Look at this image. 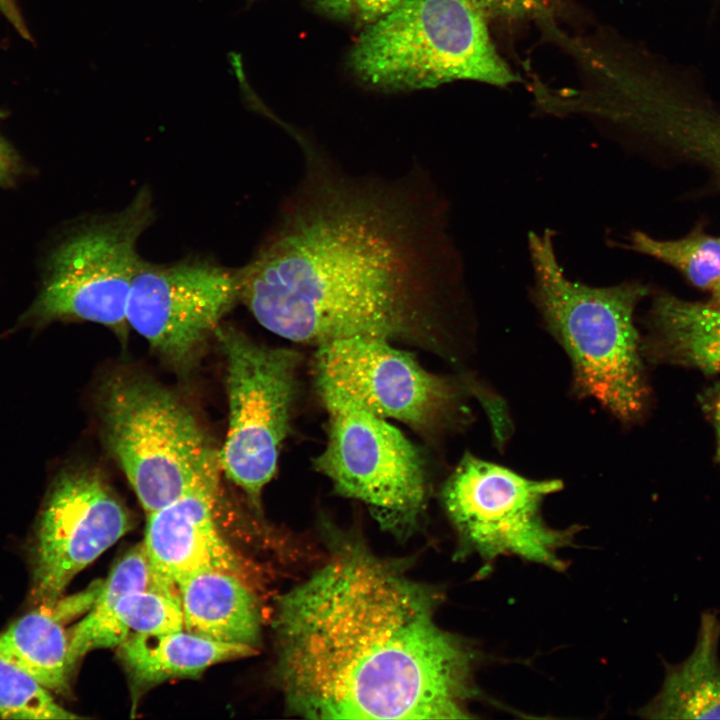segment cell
Masks as SVG:
<instances>
[{
  "mask_svg": "<svg viewBox=\"0 0 720 720\" xmlns=\"http://www.w3.org/2000/svg\"><path fill=\"white\" fill-rule=\"evenodd\" d=\"M305 174L274 232L240 272V301L267 330L320 345L433 327L461 271L442 202L416 179L336 169L296 135Z\"/></svg>",
  "mask_w": 720,
  "mask_h": 720,
  "instance_id": "obj_1",
  "label": "cell"
},
{
  "mask_svg": "<svg viewBox=\"0 0 720 720\" xmlns=\"http://www.w3.org/2000/svg\"><path fill=\"white\" fill-rule=\"evenodd\" d=\"M438 595L349 544L277 600L278 675L312 719L470 718L476 656L435 618Z\"/></svg>",
  "mask_w": 720,
  "mask_h": 720,
  "instance_id": "obj_2",
  "label": "cell"
},
{
  "mask_svg": "<svg viewBox=\"0 0 720 720\" xmlns=\"http://www.w3.org/2000/svg\"><path fill=\"white\" fill-rule=\"evenodd\" d=\"M553 236L549 229L528 234L533 301L571 360L577 392L632 421L647 397L634 311L648 289L638 282L595 287L570 280Z\"/></svg>",
  "mask_w": 720,
  "mask_h": 720,
  "instance_id": "obj_3",
  "label": "cell"
},
{
  "mask_svg": "<svg viewBox=\"0 0 720 720\" xmlns=\"http://www.w3.org/2000/svg\"><path fill=\"white\" fill-rule=\"evenodd\" d=\"M474 0H403L362 28L347 66L383 92L435 88L456 80L505 87L519 78L497 52Z\"/></svg>",
  "mask_w": 720,
  "mask_h": 720,
  "instance_id": "obj_4",
  "label": "cell"
},
{
  "mask_svg": "<svg viewBox=\"0 0 720 720\" xmlns=\"http://www.w3.org/2000/svg\"><path fill=\"white\" fill-rule=\"evenodd\" d=\"M100 412L107 447L147 514L181 497L219 462L189 408L152 380L113 376L102 387Z\"/></svg>",
  "mask_w": 720,
  "mask_h": 720,
  "instance_id": "obj_5",
  "label": "cell"
},
{
  "mask_svg": "<svg viewBox=\"0 0 720 720\" xmlns=\"http://www.w3.org/2000/svg\"><path fill=\"white\" fill-rule=\"evenodd\" d=\"M329 414L328 441L314 459L341 495L367 504L391 530L407 531L424 509L420 452L405 435L337 388L317 382Z\"/></svg>",
  "mask_w": 720,
  "mask_h": 720,
  "instance_id": "obj_6",
  "label": "cell"
},
{
  "mask_svg": "<svg viewBox=\"0 0 720 720\" xmlns=\"http://www.w3.org/2000/svg\"><path fill=\"white\" fill-rule=\"evenodd\" d=\"M561 487L558 480L530 479L466 454L447 479L442 499L462 546L486 565L516 556L563 571L566 563L558 553L578 528H552L541 514L544 499Z\"/></svg>",
  "mask_w": 720,
  "mask_h": 720,
  "instance_id": "obj_7",
  "label": "cell"
},
{
  "mask_svg": "<svg viewBox=\"0 0 720 720\" xmlns=\"http://www.w3.org/2000/svg\"><path fill=\"white\" fill-rule=\"evenodd\" d=\"M153 218L151 193L142 188L124 209L67 237L51 255L27 317L84 320L123 331L131 283L142 260L137 243Z\"/></svg>",
  "mask_w": 720,
  "mask_h": 720,
  "instance_id": "obj_8",
  "label": "cell"
},
{
  "mask_svg": "<svg viewBox=\"0 0 720 720\" xmlns=\"http://www.w3.org/2000/svg\"><path fill=\"white\" fill-rule=\"evenodd\" d=\"M226 360L229 422L220 468L259 506L275 474L296 396L295 351L257 344L230 326L214 334Z\"/></svg>",
  "mask_w": 720,
  "mask_h": 720,
  "instance_id": "obj_9",
  "label": "cell"
},
{
  "mask_svg": "<svg viewBox=\"0 0 720 720\" xmlns=\"http://www.w3.org/2000/svg\"><path fill=\"white\" fill-rule=\"evenodd\" d=\"M131 525L126 507L98 473L88 469L61 473L27 543L29 603L53 605L75 576Z\"/></svg>",
  "mask_w": 720,
  "mask_h": 720,
  "instance_id": "obj_10",
  "label": "cell"
},
{
  "mask_svg": "<svg viewBox=\"0 0 720 720\" xmlns=\"http://www.w3.org/2000/svg\"><path fill=\"white\" fill-rule=\"evenodd\" d=\"M238 301L239 269L200 258L169 264L142 259L131 283L126 319L162 357L184 366Z\"/></svg>",
  "mask_w": 720,
  "mask_h": 720,
  "instance_id": "obj_11",
  "label": "cell"
},
{
  "mask_svg": "<svg viewBox=\"0 0 720 720\" xmlns=\"http://www.w3.org/2000/svg\"><path fill=\"white\" fill-rule=\"evenodd\" d=\"M316 381L345 393L371 413L417 430L441 427L454 416L459 389L431 374L388 339L355 336L318 345Z\"/></svg>",
  "mask_w": 720,
  "mask_h": 720,
  "instance_id": "obj_12",
  "label": "cell"
},
{
  "mask_svg": "<svg viewBox=\"0 0 720 720\" xmlns=\"http://www.w3.org/2000/svg\"><path fill=\"white\" fill-rule=\"evenodd\" d=\"M219 470L218 462L181 497L147 514L143 545L155 581L166 590L177 593L182 580L203 571L242 577L243 562L214 519Z\"/></svg>",
  "mask_w": 720,
  "mask_h": 720,
  "instance_id": "obj_13",
  "label": "cell"
},
{
  "mask_svg": "<svg viewBox=\"0 0 720 720\" xmlns=\"http://www.w3.org/2000/svg\"><path fill=\"white\" fill-rule=\"evenodd\" d=\"M623 125L627 132L695 160L720 178V115L680 101L663 81L643 87L630 99Z\"/></svg>",
  "mask_w": 720,
  "mask_h": 720,
  "instance_id": "obj_14",
  "label": "cell"
},
{
  "mask_svg": "<svg viewBox=\"0 0 720 720\" xmlns=\"http://www.w3.org/2000/svg\"><path fill=\"white\" fill-rule=\"evenodd\" d=\"M177 593L185 630L212 640L257 648L260 611L244 578L224 571H203L182 580Z\"/></svg>",
  "mask_w": 720,
  "mask_h": 720,
  "instance_id": "obj_15",
  "label": "cell"
},
{
  "mask_svg": "<svg viewBox=\"0 0 720 720\" xmlns=\"http://www.w3.org/2000/svg\"><path fill=\"white\" fill-rule=\"evenodd\" d=\"M720 617L714 610L700 617L696 642L681 662L664 664L657 694L640 710L648 719H720Z\"/></svg>",
  "mask_w": 720,
  "mask_h": 720,
  "instance_id": "obj_16",
  "label": "cell"
},
{
  "mask_svg": "<svg viewBox=\"0 0 720 720\" xmlns=\"http://www.w3.org/2000/svg\"><path fill=\"white\" fill-rule=\"evenodd\" d=\"M117 648L134 695L168 679L198 677L212 665L256 653L251 646L212 640L185 629L131 635Z\"/></svg>",
  "mask_w": 720,
  "mask_h": 720,
  "instance_id": "obj_17",
  "label": "cell"
},
{
  "mask_svg": "<svg viewBox=\"0 0 720 720\" xmlns=\"http://www.w3.org/2000/svg\"><path fill=\"white\" fill-rule=\"evenodd\" d=\"M66 618L56 604L36 605L0 633V654L59 695L69 694L75 670L64 628Z\"/></svg>",
  "mask_w": 720,
  "mask_h": 720,
  "instance_id": "obj_18",
  "label": "cell"
},
{
  "mask_svg": "<svg viewBox=\"0 0 720 720\" xmlns=\"http://www.w3.org/2000/svg\"><path fill=\"white\" fill-rule=\"evenodd\" d=\"M184 629L176 592L147 588L124 595L110 614L91 626L68 630L69 656L75 668L90 651L118 647L135 634H161Z\"/></svg>",
  "mask_w": 720,
  "mask_h": 720,
  "instance_id": "obj_19",
  "label": "cell"
},
{
  "mask_svg": "<svg viewBox=\"0 0 720 720\" xmlns=\"http://www.w3.org/2000/svg\"><path fill=\"white\" fill-rule=\"evenodd\" d=\"M651 321L661 346L678 360L720 374V310L670 295L656 297Z\"/></svg>",
  "mask_w": 720,
  "mask_h": 720,
  "instance_id": "obj_20",
  "label": "cell"
},
{
  "mask_svg": "<svg viewBox=\"0 0 720 720\" xmlns=\"http://www.w3.org/2000/svg\"><path fill=\"white\" fill-rule=\"evenodd\" d=\"M630 247L674 267L697 288L712 292L720 285V237L693 233L661 240L637 231Z\"/></svg>",
  "mask_w": 720,
  "mask_h": 720,
  "instance_id": "obj_21",
  "label": "cell"
},
{
  "mask_svg": "<svg viewBox=\"0 0 720 720\" xmlns=\"http://www.w3.org/2000/svg\"><path fill=\"white\" fill-rule=\"evenodd\" d=\"M53 694L0 654V719H75Z\"/></svg>",
  "mask_w": 720,
  "mask_h": 720,
  "instance_id": "obj_22",
  "label": "cell"
},
{
  "mask_svg": "<svg viewBox=\"0 0 720 720\" xmlns=\"http://www.w3.org/2000/svg\"><path fill=\"white\" fill-rule=\"evenodd\" d=\"M403 0H311L321 14L348 22L358 28L374 22Z\"/></svg>",
  "mask_w": 720,
  "mask_h": 720,
  "instance_id": "obj_23",
  "label": "cell"
},
{
  "mask_svg": "<svg viewBox=\"0 0 720 720\" xmlns=\"http://www.w3.org/2000/svg\"><path fill=\"white\" fill-rule=\"evenodd\" d=\"M561 0H474L487 19L538 20L553 17L552 12Z\"/></svg>",
  "mask_w": 720,
  "mask_h": 720,
  "instance_id": "obj_24",
  "label": "cell"
},
{
  "mask_svg": "<svg viewBox=\"0 0 720 720\" xmlns=\"http://www.w3.org/2000/svg\"><path fill=\"white\" fill-rule=\"evenodd\" d=\"M0 13L25 39H31L16 0H0Z\"/></svg>",
  "mask_w": 720,
  "mask_h": 720,
  "instance_id": "obj_25",
  "label": "cell"
},
{
  "mask_svg": "<svg viewBox=\"0 0 720 720\" xmlns=\"http://www.w3.org/2000/svg\"><path fill=\"white\" fill-rule=\"evenodd\" d=\"M712 412L717 434L716 458L720 461V392L714 398Z\"/></svg>",
  "mask_w": 720,
  "mask_h": 720,
  "instance_id": "obj_26",
  "label": "cell"
},
{
  "mask_svg": "<svg viewBox=\"0 0 720 720\" xmlns=\"http://www.w3.org/2000/svg\"><path fill=\"white\" fill-rule=\"evenodd\" d=\"M711 293L713 295V301L711 303L720 310V285Z\"/></svg>",
  "mask_w": 720,
  "mask_h": 720,
  "instance_id": "obj_27",
  "label": "cell"
},
{
  "mask_svg": "<svg viewBox=\"0 0 720 720\" xmlns=\"http://www.w3.org/2000/svg\"><path fill=\"white\" fill-rule=\"evenodd\" d=\"M6 169V157L0 145V173Z\"/></svg>",
  "mask_w": 720,
  "mask_h": 720,
  "instance_id": "obj_28",
  "label": "cell"
},
{
  "mask_svg": "<svg viewBox=\"0 0 720 720\" xmlns=\"http://www.w3.org/2000/svg\"><path fill=\"white\" fill-rule=\"evenodd\" d=\"M247 1L250 3V2H253L254 0H247Z\"/></svg>",
  "mask_w": 720,
  "mask_h": 720,
  "instance_id": "obj_29",
  "label": "cell"
}]
</instances>
